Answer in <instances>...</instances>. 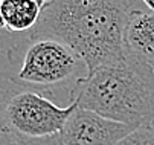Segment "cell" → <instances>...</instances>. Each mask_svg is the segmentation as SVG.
Masks as SVG:
<instances>
[{"instance_id": "6da1fadb", "label": "cell", "mask_w": 154, "mask_h": 145, "mask_svg": "<svg viewBox=\"0 0 154 145\" xmlns=\"http://www.w3.org/2000/svg\"><path fill=\"white\" fill-rule=\"evenodd\" d=\"M133 5L125 0H49L29 37L64 43L89 73L125 57L124 31Z\"/></svg>"}, {"instance_id": "7a4b0ae2", "label": "cell", "mask_w": 154, "mask_h": 145, "mask_svg": "<svg viewBox=\"0 0 154 145\" xmlns=\"http://www.w3.org/2000/svg\"><path fill=\"white\" fill-rule=\"evenodd\" d=\"M70 102L105 119L140 127L154 121V69L127 52L116 63L78 76Z\"/></svg>"}, {"instance_id": "3957f363", "label": "cell", "mask_w": 154, "mask_h": 145, "mask_svg": "<svg viewBox=\"0 0 154 145\" xmlns=\"http://www.w3.org/2000/svg\"><path fill=\"white\" fill-rule=\"evenodd\" d=\"M76 104L58 107L52 99L43 93L25 90L11 96L5 107L6 125L20 137L48 139L58 136Z\"/></svg>"}, {"instance_id": "277c9868", "label": "cell", "mask_w": 154, "mask_h": 145, "mask_svg": "<svg viewBox=\"0 0 154 145\" xmlns=\"http://www.w3.org/2000/svg\"><path fill=\"white\" fill-rule=\"evenodd\" d=\"M79 57L54 38H32L17 78L34 86H63L76 76ZM78 79V78H75Z\"/></svg>"}, {"instance_id": "5b68a950", "label": "cell", "mask_w": 154, "mask_h": 145, "mask_svg": "<svg viewBox=\"0 0 154 145\" xmlns=\"http://www.w3.org/2000/svg\"><path fill=\"white\" fill-rule=\"evenodd\" d=\"M134 128L76 107L57 136V145H116Z\"/></svg>"}, {"instance_id": "8992f818", "label": "cell", "mask_w": 154, "mask_h": 145, "mask_svg": "<svg viewBox=\"0 0 154 145\" xmlns=\"http://www.w3.org/2000/svg\"><path fill=\"white\" fill-rule=\"evenodd\" d=\"M125 51L154 69V12L134 2L124 31Z\"/></svg>"}, {"instance_id": "52a82bcc", "label": "cell", "mask_w": 154, "mask_h": 145, "mask_svg": "<svg viewBox=\"0 0 154 145\" xmlns=\"http://www.w3.org/2000/svg\"><path fill=\"white\" fill-rule=\"evenodd\" d=\"M43 0H0V29L25 32L38 23Z\"/></svg>"}, {"instance_id": "ba28073f", "label": "cell", "mask_w": 154, "mask_h": 145, "mask_svg": "<svg viewBox=\"0 0 154 145\" xmlns=\"http://www.w3.org/2000/svg\"><path fill=\"white\" fill-rule=\"evenodd\" d=\"M116 145H154V121L134 128Z\"/></svg>"}, {"instance_id": "9c48e42d", "label": "cell", "mask_w": 154, "mask_h": 145, "mask_svg": "<svg viewBox=\"0 0 154 145\" xmlns=\"http://www.w3.org/2000/svg\"><path fill=\"white\" fill-rule=\"evenodd\" d=\"M0 145H57V136L48 139H25L12 136H0Z\"/></svg>"}, {"instance_id": "30bf717a", "label": "cell", "mask_w": 154, "mask_h": 145, "mask_svg": "<svg viewBox=\"0 0 154 145\" xmlns=\"http://www.w3.org/2000/svg\"><path fill=\"white\" fill-rule=\"evenodd\" d=\"M143 5H145L149 11H152V12H154V0H145Z\"/></svg>"}]
</instances>
